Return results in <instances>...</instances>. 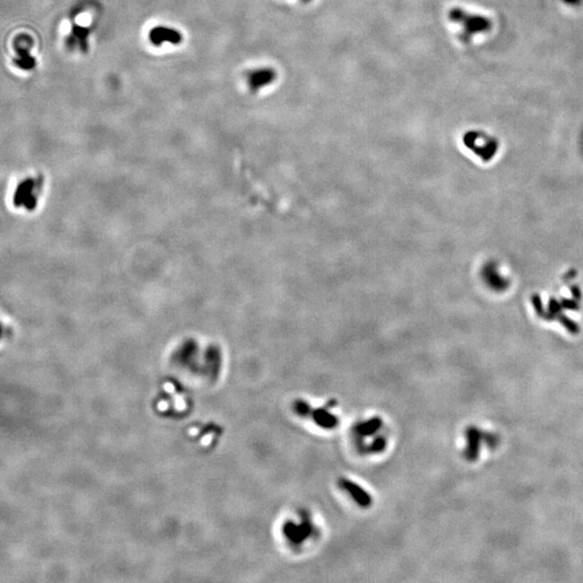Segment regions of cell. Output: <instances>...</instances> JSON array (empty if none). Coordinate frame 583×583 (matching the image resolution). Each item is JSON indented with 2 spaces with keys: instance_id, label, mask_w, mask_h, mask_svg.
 Here are the masks:
<instances>
[{
  "instance_id": "obj_9",
  "label": "cell",
  "mask_w": 583,
  "mask_h": 583,
  "mask_svg": "<svg viewBox=\"0 0 583 583\" xmlns=\"http://www.w3.org/2000/svg\"><path fill=\"white\" fill-rule=\"evenodd\" d=\"M27 48H28L27 45L22 46L21 44H18L15 47L16 56L14 63L18 68L24 70H31L36 66V59L32 56L31 53H29Z\"/></svg>"
},
{
  "instance_id": "obj_5",
  "label": "cell",
  "mask_w": 583,
  "mask_h": 583,
  "mask_svg": "<svg viewBox=\"0 0 583 583\" xmlns=\"http://www.w3.org/2000/svg\"><path fill=\"white\" fill-rule=\"evenodd\" d=\"M294 411L303 418H307L314 424L324 430L335 429L338 426L339 418L334 411L331 405H325L320 407H314L310 405L307 401H296L294 404Z\"/></svg>"
},
{
  "instance_id": "obj_11",
  "label": "cell",
  "mask_w": 583,
  "mask_h": 583,
  "mask_svg": "<svg viewBox=\"0 0 583 583\" xmlns=\"http://www.w3.org/2000/svg\"><path fill=\"white\" fill-rule=\"evenodd\" d=\"M563 2L569 6H580L583 0H563Z\"/></svg>"
},
{
  "instance_id": "obj_10",
  "label": "cell",
  "mask_w": 583,
  "mask_h": 583,
  "mask_svg": "<svg viewBox=\"0 0 583 583\" xmlns=\"http://www.w3.org/2000/svg\"><path fill=\"white\" fill-rule=\"evenodd\" d=\"M88 35H89V29L85 28V27H80V26H76L73 28V34L70 36V43L73 45L78 46V48L86 50V47H88Z\"/></svg>"
},
{
  "instance_id": "obj_12",
  "label": "cell",
  "mask_w": 583,
  "mask_h": 583,
  "mask_svg": "<svg viewBox=\"0 0 583 583\" xmlns=\"http://www.w3.org/2000/svg\"><path fill=\"white\" fill-rule=\"evenodd\" d=\"M300 2H303V3H309L310 0H300Z\"/></svg>"
},
{
  "instance_id": "obj_2",
  "label": "cell",
  "mask_w": 583,
  "mask_h": 583,
  "mask_svg": "<svg viewBox=\"0 0 583 583\" xmlns=\"http://www.w3.org/2000/svg\"><path fill=\"white\" fill-rule=\"evenodd\" d=\"M318 532L315 518L305 510L297 512L294 516L287 517L281 526V535L289 546L294 548L308 544Z\"/></svg>"
},
{
  "instance_id": "obj_7",
  "label": "cell",
  "mask_w": 583,
  "mask_h": 583,
  "mask_svg": "<svg viewBox=\"0 0 583 583\" xmlns=\"http://www.w3.org/2000/svg\"><path fill=\"white\" fill-rule=\"evenodd\" d=\"M277 79V73L271 67H260L249 72L246 77V81L249 90L253 92L273 85Z\"/></svg>"
},
{
  "instance_id": "obj_3",
  "label": "cell",
  "mask_w": 583,
  "mask_h": 583,
  "mask_svg": "<svg viewBox=\"0 0 583 583\" xmlns=\"http://www.w3.org/2000/svg\"><path fill=\"white\" fill-rule=\"evenodd\" d=\"M45 178L43 176H25L16 182L12 204L17 210L32 211L36 209L39 199L43 198Z\"/></svg>"
},
{
  "instance_id": "obj_6",
  "label": "cell",
  "mask_w": 583,
  "mask_h": 583,
  "mask_svg": "<svg viewBox=\"0 0 583 583\" xmlns=\"http://www.w3.org/2000/svg\"><path fill=\"white\" fill-rule=\"evenodd\" d=\"M339 488L343 490L349 498L352 500L358 507L362 509L369 508L370 505H373V496H371L368 490H366L363 486L357 483L356 481L350 480L348 477L340 478L339 481Z\"/></svg>"
},
{
  "instance_id": "obj_4",
  "label": "cell",
  "mask_w": 583,
  "mask_h": 583,
  "mask_svg": "<svg viewBox=\"0 0 583 583\" xmlns=\"http://www.w3.org/2000/svg\"><path fill=\"white\" fill-rule=\"evenodd\" d=\"M449 19L461 26V38L465 41L482 33H486L491 28V22L485 16L472 14L460 8L451 9L448 14Z\"/></svg>"
},
{
  "instance_id": "obj_8",
  "label": "cell",
  "mask_w": 583,
  "mask_h": 583,
  "mask_svg": "<svg viewBox=\"0 0 583 583\" xmlns=\"http://www.w3.org/2000/svg\"><path fill=\"white\" fill-rule=\"evenodd\" d=\"M149 40L154 46L160 47L163 44L178 45L182 43L183 36L177 29L168 26H157L152 28L149 33Z\"/></svg>"
},
{
  "instance_id": "obj_1",
  "label": "cell",
  "mask_w": 583,
  "mask_h": 583,
  "mask_svg": "<svg viewBox=\"0 0 583 583\" xmlns=\"http://www.w3.org/2000/svg\"><path fill=\"white\" fill-rule=\"evenodd\" d=\"M385 429L383 419L380 417H370L358 422L353 427L352 435L364 454L378 455L388 446Z\"/></svg>"
}]
</instances>
